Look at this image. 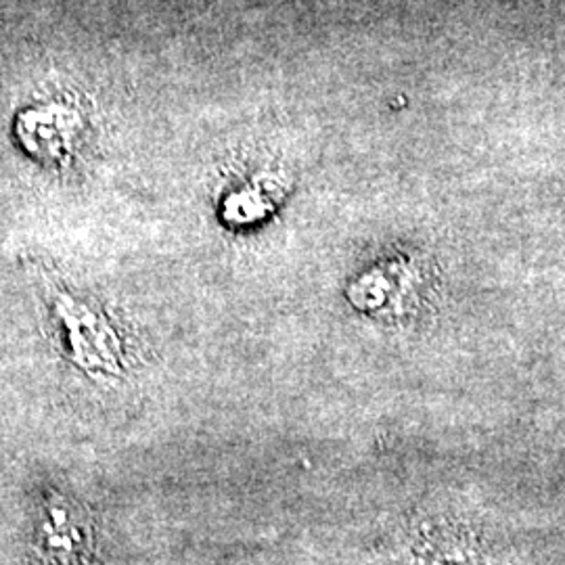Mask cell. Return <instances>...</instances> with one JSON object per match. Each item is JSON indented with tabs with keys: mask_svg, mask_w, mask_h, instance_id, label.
<instances>
[{
	"mask_svg": "<svg viewBox=\"0 0 565 565\" xmlns=\"http://www.w3.org/2000/svg\"><path fill=\"white\" fill-rule=\"evenodd\" d=\"M53 312L61 323L67 352L81 371L103 382L120 377L124 371L120 335L99 308L60 291L53 298Z\"/></svg>",
	"mask_w": 565,
	"mask_h": 565,
	"instance_id": "cell-1",
	"label": "cell"
},
{
	"mask_svg": "<svg viewBox=\"0 0 565 565\" xmlns=\"http://www.w3.org/2000/svg\"><path fill=\"white\" fill-rule=\"evenodd\" d=\"M23 147L42 162H61L76 141V124L63 107H36L18 121Z\"/></svg>",
	"mask_w": 565,
	"mask_h": 565,
	"instance_id": "cell-2",
	"label": "cell"
}]
</instances>
